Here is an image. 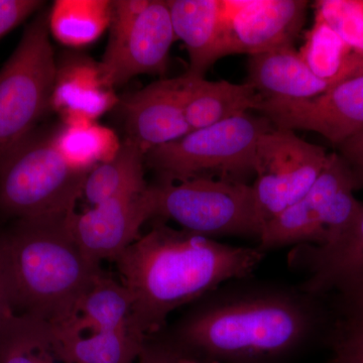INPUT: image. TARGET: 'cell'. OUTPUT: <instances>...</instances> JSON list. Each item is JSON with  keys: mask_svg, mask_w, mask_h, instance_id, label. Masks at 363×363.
<instances>
[{"mask_svg": "<svg viewBox=\"0 0 363 363\" xmlns=\"http://www.w3.org/2000/svg\"><path fill=\"white\" fill-rule=\"evenodd\" d=\"M49 16L47 9L38 13L0 69V162L32 135L50 108L57 63Z\"/></svg>", "mask_w": 363, "mask_h": 363, "instance_id": "obj_6", "label": "cell"}, {"mask_svg": "<svg viewBox=\"0 0 363 363\" xmlns=\"http://www.w3.org/2000/svg\"><path fill=\"white\" fill-rule=\"evenodd\" d=\"M18 219L0 233V260L14 315L45 322L54 330L77 319L85 294L104 274L72 234V215Z\"/></svg>", "mask_w": 363, "mask_h": 363, "instance_id": "obj_3", "label": "cell"}, {"mask_svg": "<svg viewBox=\"0 0 363 363\" xmlns=\"http://www.w3.org/2000/svg\"><path fill=\"white\" fill-rule=\"evenodd\" d=\"M336 318L329 296L252 274L207 294L154 337L205 362L286 363L326 344Z\"/></svg>", "mask_w": 363, "mask_h": 363, "instance_id": "obj_1", "label": "cell"}, {"mask_svg": "<svg viewBox=\"0 0 363 363\" xmlns=\"http://www.w3.org/2000/svg\"><path fill=\"white\" fill-rule=\"evenodd\" d=\"M255 111L274 128L315 131L338 147L363 130V76L309 99H262Z\"/></svg>", "mask_w": 363, "mask_h": 363, "instance_id": "obj_11", "label": "cell"}, {"mask_svg": "<svg viewBox=\"0 0 363 363\" xmlns=\"http://www.w3.org/2000/svg\"><path fill=\"white\" fill-rule=\"evenodd\" d=\"M289 266L304 274L307 292L330 296L363 281V208L342 235L325 247L298 245L289 255Z\"/></svg>", "mask_w": 363, "mask_h": 363, "instance_id": "obj_15", "label": "cell"}, {"mask_svg": "<svg viewBox=\"0 0 363 363\" xmlns=\"http://www.w3.org/2000/svg\"><path fill=\"white\" fill-rule=\"evenodd\" d=\"M156 216L196 235L250 238L264 231L250 184L197 178L155 184Z\"/></svg>", "mask_w": 363, "mask_h": 363, "instance_id": "obj_8", "label": "cell"}, {"mask_svg": "<svg viewBox=\"0 0 363 363\" xmlns=\"http://www.w3.org/2000/svg\"><path fill=\"white\" fill-rule=\"evenodd\" d=\"M157 340H159V339H157ZM160 342H161L162 345L166 347L167 351H168L169 363H215L205 362V360L198 359V358L189 357V355L183 354V353H180L178 352V351L172 350L171 347H169L168 345L162 343V341H160Z\"/></svg>", "mask_w": 363, "mask_h": 363, "instance_id": "obj_34", "label": "cell"}, {"mask_svg": "<svg viewBox=\"0 0 363 363\" xmlns=\"http://www.w3.org/2000/svg\"><path fill=\"white\" fill-rule=\"evenodd\" d=\"M9 298H7L6 283H4V272H2L1 260H0V324L7 317L13 315Z\"/></svg>", "mask_w": 363, "mask_h": 363, "instance_id": "obj_33", "label": "cell"}, {"mask_svg": "<svg viewBox=\"0 0 363 363\" xmlns=\"http://www.w3.org/2000/svg\"><path fill=\"white\" fill-rule=\"evenodd\" d=\"M247 83L266 100L309 99L330 88L312 73L294 45L250 56Z\"/></svg>", "mask_w": 363, "mask_h": 363, "instance_id": "obj_18", "label": "cell"}, {"mask_svg": "<svg viewBox=\"0 0 363 363\" xmlns=\"http://www.w3.org/2000/svg\"><path fill=\"white\" fill-rule=\"evenodd\" d=\"M266 253L157 224L118 255L123 284L133 298L130 326L145 339L157 335L176 310L192 305L227 281L252 276Z\"/></svg>", "mask_w": 363, "mask_h": 363, "instance_id": "obj_2", "label": "cell"}, {"mask_svg": "<svg viewBox=\"0 0 363 363\" xmlns=\"http://www.w3.org/2000/svg\"><path fill=\"white\" fill-rule=\"evenodd\" d=\"M326 344L333 363H363V315H337Z\"/></svg>", "mask_w": 363, "mask_h": 363, "instance_id": "obj_28", "label": "cell"}, {"mask_svg": "<svg viewBox=\"0 0 363 363\" xmlns=\"http://www.w3.org/2000/svg\"><path fill=\"white\" fill-rule=\"evenodd\" d=\"M176 40L187 49V74L204 78L215 62L224 57L222 0H169Z\"/></svg>", "mask_w": 363, "mask_h": 363, "instance_id": "obj_17", "label": "cell"}, {"mask_svg": "<svg viewBox=\"0 0 363 363\" xmlns=\"http://www.w3.org/2000/svg\"><path fill=\"white\" fill-rule=\"evenodd\" d=\"M119 100L100 64L89 57L70 55L57 65L50 108L61 114L64 124L95 123Z\"/></svg>", "mask_w": 363, "mask_h": 363, "instance_id": "obj_16", "label": "cell"}, {"mask_svg": "<svg viewBox=\"0 0 363 363\" xmlns=\"http://www.w3.org/2000/svg\"><path fill=\"white\" fill-rule=\"evenodd\" d=\"M182 77L184 112L191 131L201 130L255 111L262 97L247 83L208 81L186 73Z\"/></svg>", "mask_w": 363, "mask_h": 363, "instance_id": "obj_19", "label": "cell"}, {"mask_svg": "<svg viewBox=\"0 0 363 363\" xmlns=\"http://www.w3.org/2000/svg\"><path fill=\"white\" fill-rule=\"evenodd\" d=\"M156 216L154 186L143 192L114 198L90 207L83 213L72 215L70 227L74 240L88 259L101 264L116 259L142 234L143 224Z\"/></svg>", "mask_w": 363, "mask_h": 363, "instance_id": "obj_13", "label": "cell"}, {"mask_svg": "<svg viewBox=\"0 0 363 363\" xmlns=\"http://www.w3.org/2000/svg\"><path fill=\"white\" fill-rule=\"evenodd\" d=\"M109 39L102 73L111 87L136 76L164 75L169 51L176 40L168 1H112Z\"/></svg>", "mask_w": 363, "mask_h": 363, "instance_id": "obj_9", "label": "cell"}, {"mask_svg": "<svg viewBox=\"0 0 363 363\" xmlns=\"http://www.w3.org/2000/svg\"><path fill=\"white\" fill-rule=\"evenodd\" d=\"M357 184L338 152L307 194L267 222L257 243L260 252L298 245L325 247L342 235L360 213L363 203L354 196Z\"/></svg>", "mask_w": 363, "mask_h": 363, "instance_id": "obj_7", "label": "cell"}, {"mask_svg": "<svg viewBox=\"0 0 363 363\" xmlns=\"http://www.w3.org/2000/svg\"><path fill=\"white\" fill-rule=\"evenodd\" d=\"M128 138L145 154L191 133L182 95V77L161 79L119 100Z\"/></svg>", "mask_w": 363, "mask_h": 363, "instance_id": "obj_14", "label": "cell"}, {"mask_svg": "<svg viewBox=\"0 0 363 363\" xmlns=\"http://www.w3.org/2000/svg\"><path fill=\"white\" fill-rule=\"evenodd\" d=\"M224 57L293 45L304 28L305 0H222Z\"/></svg>", "mask_w": 363, "mask_h": 363, "instance_id": "obj_12", "label": "cell"}, {"mask_svg": "<svg viewBox=\"0 0 363 363\" xmlns=\"http://www.w3.org/2000/svg\"><path fill=\"white\" fill-rule=\"evenodd\" d=\"M111 7L109 0H57L50 9V33L68 47L93 44L109 28Z\"/></svg>", "mask_w": 363, "mask_h": 363, "instance_id": "obj_24", "label": "cell"}, {"mask_svg": "<svg viewBox=\"0 0 363 363\" xmlns=\"http://www.w3.org/2000/svg\"><path fill=\"white\" fill-rule=\"evenodd\" d=\"M298 52L312 73L330 88L363 76V57L318 18L306 33Z\"/></svg>", "mask_w": 363, "mask_h": 363, "instance_id": "obj_22", "label": "cell"}, {"mask_svg": "<svg viewBox=\"0 0 363 363\" xmlns=\"http://www.w3.org/2000/svg\"><path fill=\"white\" fill-rule=\"evenodd\" d=\"M328 160L323 147L306 142L293 130L274 128L260 136L252 188L264 227L307 194Z\"/></svg>", "mask_w": 363, "mask_h": 363, "instance_id": "obj_10", "label": "cell"}, {"mask_svg": "<svg viewBox=\"0 0 363 363\" xmlns=\"http://www.w3.org/2000/svg\"><path fill=\"white\" fill-rule=\"evenodd\" d=\"M44 6L39 0H0V40Z\"/></svg>", "mask_w": 363, "mask_h": 363, "instance_id": "obj_29", "label": "cell"}, {"mask_svg": "<svg viewBox=\"0 0 363 363\" xmlns=\"http://www.w3.org/2000/svg\"><path fill=\"white\" fill-rule=\"evenodd\" d=\"M133 298L128 289L104 274L85 294L77 319L65 330L83 332L118 331L128 328ZM61 330V331H65Z\"/></svg>", "mask_w": 363, "mask_h": 363, "instance_id": "obj_23", "label": "cell"}, {"mask_svg": "<svg viewBox=\"0 0 363 363\" xmlns=\"http://www.w3.org/2000/svg\"><path fill=\"white\" fill-rule=\"evenodd\" d=\"M272 128L267 117L245 112L150 150L145 162L157 172L159 182L208 178L250 184L257 142Z\"/></svg>", "mask_w": 363, "mask_h": 363, "instance_id": "obj_4", "label": "cell"}, {"mask_svg": "<svg viewBox=\"0 0 363 363\" xmlns=\"http://www.w3.org/2000/svg\"><path fill=\"white\" fill-rule=\"evenodd\" d=\"M331 301L337 315H363V281L342 293L334 294Z\"/></svg>", "mask_w": 363, "mask_h": 363, "instance_id": "obj_31", "label": "cell"}, {"mask_svg": "<svg viewBox=\"0 0 363 363\" xmlns=\"http://www.w3.org/2000/svg\"><path fill=\"white\" fill-rule=\"evenodd\" d=\"M51 135L66 161L85 172L111 161L121 145L113 130L95 123L63 124Z\"/></svg>", "mask_w": 363, "mask_h": 363, "instance_id": "obj_26", "label": "cell"}, {"mask_svg": "<svg viewBox=\"0 0 363 363\" xmlns=\"http://www.w3.org/2000/svg\"><path fill=\"white\" fill-rule=\"evenodd\" d=\"M54 336L57 355L62 363H133L147 341L130 327L89 335L54 330Z\"/></svg>", "mask_w": 363, "mask_h": 363, "instance_id": "obj_20", "label": "cell"}, {"mask_svg": "<svg viewBox=\"0 0 363 363\" xmlns=\"http://www.w3.org/2000/svg\"><path fill=\"white\" fill-rule=\"evenodd\" d=\"M329 363H333V362H329Z\"/></svg>", "mask_w": 363, "mask_h": 363, "instance_id": "obj_35", "label": "cell"}, {"mask_svg": "<svg viewBox=\"0 0 363 363\" xmlns=\"http://www.w3.org/2000/svg\"><path fill=\"white\" fill-rule=\"evenodd\" d=\"M88 174L66 161L51 133L33 131L0 162V211L16 220L73 213Z\"/></svg>", "mask_w": 363, "mask_h": 363, "instance_id": "obj_5", "label": "cell"}, {"mask_svg": "<svg viewBox=\"0 0 363 363\" xmlns=\"http://www.w3.org/2000/svg\"><path fill=\"white\" fill-rule=\"evenodd\" d=\"M314 6L315 18L330 26L363 57V0H319Z\"/></svg>", "mask_w": 363, "mask_h": 363, "instance_id": "obj_27", "label": "cell"}, {"mask_svg": "<svg viewBox=\"0 0 363 363\" xmlns=\"http://www.w3.org/2000/svg\"><path fill=\"white\" fill-rule=\"evenodd\" d=\"M138 362L169 363L168 351L156 338L147 339L138 357Z\"/></svg>", "mask_w": 363, "mask_h": 363, "instance_id": "obj_32", "label": "cell"}, {"mask_svg": "<svg viewBox=\"0 0 363 363\" xmlns=\"http://www.w3.org/2000/svg\"><path fill=\"white\" fill-rule=\"evenodd\" d=\"M145 155L138 143L126 138L113 159L91 169L82 197L93 207L114 198L143 192L149 186L143 171Z\"/></svg>", "mask_w": 363, "mask_h": 363, "instance_id": "obj_21", "label": "cell"}, {"mask_svg": "<svg viewBox=\"0 0 363 363\" xmlns=\"http://www.w3.org/2000/svg\"><path fill=\"white\" fill-rule=\"evenodd\" d=\"M338 155L348 164L357 188H363V130L338 145Z\"/></svg>", "mask_w": 363, "mask_h": 363, "instance_id": "obj_30", "label": "cell"}, {"mask_svg": "<svg viewBox=\"0 0 363 363\" xmlns=\"http://www.w3.org/2000/svg\"><path fill=\"white\" fill-rule=\"evenodd\" d=\"M0 363H62L50 325L11 315L0 324Z\"/></svg>", "mask_w": 363, "mask_h": 363, "instance_id": "obj_25", "label": "cell"}]
</instances>
